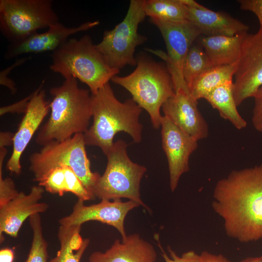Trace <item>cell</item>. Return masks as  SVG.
<instances>
[{"label": "cell", "mask_w": 262, "mask_h": 262, "mask_svg": "<svg viewBox=\"0 0 262 262\" xmlns=\"http://www.w3.org/2000/svg\"><path fill=\"white\" fill-rule=\"evenodd\" d=\"M213 198V209L229 237L241 243L262 239V163L218 180Z\"/></svg>", "instance_id": "obj_1"}, {"label": "cell", "mask_w": 262, "mask_h": 262, "mask_svg": "<svg viewBox=\"0 0 262 262\" xmlns=\"http://www.w3.org/2000/svg\"><path fill=\"white\" fill-rule=\"evenodd\" d=\"M91 104L93 122L83 133L86 145L98 147L105 155L114 143L115 136L120 131L130 135L134 142H140L142 108L132 98L120 101L108 83L91 94Z\"/></svg>", "instance_id": "obj_2"}, {"label": "cell", "mask_w": 262, "mask_h": 262, "mask_svg": "<svg viewBox=\"0 0 262 262\" xmlns=\"http://www.w3.org/2000/svg\"><path fill=\"white\" fill-rule=\"evenodd\" d=\"M49 92L52 97L50 116L35 139L42 146L85 133L92 117L91 94L79 87L76 79H65L60 86L51 88Z\"/></svg>", "instance_id": "obj_3"}, {"label": "cell", "mask_w": 262, "mask_h": 262, "mask_svg": "<svg viewBox=\"0 0 262 262\" xmlns=\"http://www.w3.org/2000/svg\"><path fill=\"white\" fill-rule=\"evenodd\" d=\"M50 69L65 79L73 77L86 84L91 94L96 93L120 70L111 67L87 34L68 39L51 54Z\"/></svg>", "instance_id": "obj_4"}, {"label": "cell", "mask_w": 262, "mask_h": 262, "mask_svg": "<svg viewBox=\"0 0 262 262\" xmlns=\"http://www.w3.org/2000/svg\"><path fill=\"white\" fill-rule=\"evenodd\" d=\"M137 61L132 72L111 80L131 93L133 100L148 113L153 128L159 129L163 116L161 108L175 93L172 79L166 66L143 55Z\"/></svg>", "instance_id": "obj_5"}, {"label": "cell", "mask_w": 262, "mask_h": 262, "mask_svg": "<svg viewBox=\"0 0 262 262\" xmlns=\"http://www.w3.org/2000/svg\"><path fill=\"white\" fill-rule=\"evenodd\" d=\"M127 146L124 141L118 140L105 154L106 167L95 185L93 194L101 200L128 198L147 209L140 194V181L147 168L130 159Z\"/></svg>", "instance_id": "obj_6"}, {"label": "cell", "mask_w": 262, "mask_h": 262, "mask_svg": "<svg viewBox=\"0 0 262 262\" xmlns=\"http://www.w3.org/2000/svg\"><path fill=\"white\" fill-rule=\"evenodd\" d=\"M83 133H77L61 142L52 141L42 147L29 158L30 170L38 181L52 169L60 166L70 167L94 197L93 191L100 175L92 171L85 149Z\"/></svg>", "instance_id": "obj_7"}, {"label": "cell", "mask_w": 262, "mask_h": 262, "mask_svg": "<svg viewBox=\"0 0 262 262\" xmlns=\"http://www.w3.org/2000/svg\"><path fill=\"white\" fill-rule=\"evenodd\" d=\"M146 0H131L123 20L112 30L106 31L96 45L111 67L120 70L127 65H137L135 49L147 40L138 33L139 24L146 16Z\"/></svg>", "instance_id": "obj_8"}, {"label": "cell", "mask_w": 262, "mask_h": 262, "mask_svg": "<svg viewBox=\"0 0 262 262\" xmlns=\"http://www.w3.org/2000/svg\"><path fill=\"white\" fill-rule=\"evenodd\" d=\"M58 22L51 0H0V30L11 43Z\"/></svg>", "instance_id": "obj_9"}, {"label": "cell", "mask_w": 262, "mask_h": 262, "mask_svg": "<svg viewBox=\"0 0 262 262\" xmlns=\"http://www.w3.org/2000/svg\"><path fill=\"white\" fill-rule=\"evenodd\" d=\"M150 20L160 31L167 53L150 49L148 50L165 61L174 87L186 84L182 77V64L189 49L201 35L200 31L188 20L170 22L155 18Z\"/></svg>", "instance_id": "obj_10"}, {"label": "cell", "mask_w": 262, "mask_h": 262, "mask_svg": "<svg viewBox=\"0 0 262 262\" xmlns=\"http://www.w3.org/2000/svg\"><path fill=\"white\" fill-rule=\"evenodd\" d=\"M234 77L233 93L238 107L262 86V27L255 33L245 34Z\"/></svg>", "instance_id": "obj_11"}, {"label": "cell", "mask_w": 262, "mask_h": 262, "mask_svg": "<svg viewBox=\"0 0 262 262\" xmlns=\"http://www.w3.org/2000/svg\"><path fill=\"white\" fill-rule=\"evenodd\" d=\"M161 127L162 147L168 164L170 188L174 192L181 176L189 170V158L197 147L198 140L166 116H162Z\"/></svg>", "instance_id": "obj_12"}, {"label": "cell", "mask_w": 262, "mask_h": 262, "mask_svg": "<svg viewBox=\"0 0 262 262\" xmlns=\"http://www.w3.org/2000/svg\"><path fill=\"white\" fill-rule=\"evenodd\" d=\"M139 206L135 201L122 202L121 199L101 200L99 203L86 206L83 201L78 199L72 213L60 219L59 222L60 226L68 227L82 226L90 221H98L115 228L124 239L127 236L124 228L126 216L130 211Z\"/></svg>", "instance_id": "obj_13"}, {"label": "cell", "mask_w": 262, "mask_h": 262, "mask_svg": "<svg viewBox=\"0 0 262 262\" xmlns=\"http://www.w3.org/2000/svg\"><path fill=\"white\" fill-rule=\"evenodd\" d=\"M44 83L43 81L33 92L25 115L14 134L13 151L6 168L16 175L21 172L20 158L23 151L50 110L49 103L45 99V92L42 89Z\"/></svg>", "instance_id": "obj_14"}, {"label": "cell", "mask_w": 262, "mask_h": 262, "mask_svg": "<svg viewBox=\"0 0 262 262\" xmlns=\"http://www.w3.org/2000/svg\"><path fill=\"white\" fill-rule=\"evenodd\" d=\"M162 109L164 116L197 140L208 136V124L198 109L197 101L191 96L187 86L176 88Z\"/></svg>", "instance_id": "obj_15"}, {"label": "cell", "mask_w": 262, "mask_h": 262, "mask_svg": "<svg viewBox=\"0 0 262 262\" xmlns=\"http://www.w3.org/2000/svg\"><path fill=\"white\" fill-rule=\"evenodd\" d=\"M99 23L98 21H90L77 27H67L58 22L50 26L45 32H36L22 40L11 43L4 57L8 60L25 54L53 52L64 44L69 36L92 28Z\"/></svg>", "instance_id": "obj_16"}, {"label": "cell", "mask_w": 262, "mask_h": 262, "mask_svg": "<svg viewBox=\"0 0 262 262\" xmlns=\"http://www.w3.org/2000/svg\"><path fill=\"white\" fill-rule=\"evenodd\" d=\"M45 189L39 186H33L31 192H23L6 204L0 207V241L4 240L3 233L13 237H17L19 230L25 220L35 213L47 211L48 204L39 202Z\"/></svg>", "instance_id": "obj_17"}, {"label": "cell", "mask_w": 262, "mask_h": 262, "mask_svg": "<svg viewBox=\"0 0 262 262\" xmlns=\"http://www.w3.org/2000/svg\"><path fill=\"white\" fill-rule=\"evenodd\" d=\"M187 10V20L203 36H234L247 33L249 27L230 15L208 9L192 0H182Z\"/></svg>", "instance_id": "obj_18"}, {"label": "cell", "mask_w": 262, "mask_h": 262, "mask_svg": "<svg viewBox=\"0 0 262 262\" xmlns=\"http://www.w3.org/2000/svg\"><path fill=\"white\" fill-rule=\"evenodd\" d=\"M156 253L153 246L137 234L115 240L104 252L96 251L89 262H155Z\"/></svg>", "instance_id": "obj_19"}, {"label": "cell", "mask_w": 262, "mask_h": 262, "mask_svg": "<svg viewBox=\"0 0 262 262\" xmlns=\"http://www.w3.org/2000/svg\"><path fill=\"white\" fill-rule=\"evenodd\" d=\"M38 185L53 194L62 196L70 192L79 200H89L95 198L89 193L82 181L69 167L60 166L49 171L38 181Z\"/></svg>", "instance_id": "obj_20"}, {"label": "cell", "mask_w": 262, "mask_h": 262, "mask_svg": "<svg viewBox=\"0 0 262 262\" xmlns=\"http://www.w3.org/2000/svg\"><path fill=\"white\" fill-rule=\"evenodd\" d=\"M246 33L234 36L200 35L198 43L213 66L231 65L238 61L242 40Z\"/></svg>", "instance_id": "obj_21"}, {"label": "cell", "mask_w": 262, "mask_h": 262, "mask_svg": "<svg viewBox=\"0 0 262 262\" xmlns=\"http://www.w3.org/2000/svg\"><path fill=\"white\" fill-rule=\"evenodd\" d=\"M233 81L228 82L212 90L204 98L218 110L220 116L229 121L238 130L247 126V122L237 110L233 93Z\"/></svg>", "instance_id": "obj_22"}, {"label": "cell", "mask_w": 262, "mask_h": 262, "mask_svg": "<svg viewBox=\"0 0 262 262\" xmlns=\"http://www.w3.org/2000/svg\"><path fill=\"white\" fill-rule=\"evenodd\" d=\"M81 229V226H60L58 236L60 247L49 262H80L90 242L82 238Z\"/></svg>", "instance_id": "obj_23"}, {"label": "cell", "mask_w": 262, "mask_h": 262, "mask_svg": "<svg viewBox=\"0 0 262 262\" xmlns=\"http://www.w3.org/2000/svg\"><path fill=\"white\" fill-rule=\"evenodd\" d=\"M237 63L238 62L231 65L213 66L198 76L189 88L191 96L197 101L204 98L216 87L228 82L233 81Z\"/></svg>", "instance_id": "obj_24"}, {"label": "cell", "mask_w": 262, "mask_h": 262, "mask_svg": "<svg viewBox=\"0 0 262 262\" xmlns=\"http://www.w3.org/2000/svg\"><path fill=\"white\" fill-rule=\"evenodd\" d=\"M146 16L164 21L187 20V10L182 0H148L145 5Z\"/></svg>", "instance_id": "obj_25"}, {"label": "cell", "mask_w": 262, "mask_h": 262, "mask_svg": "<svg viewBox=\"0 0 262 262\" xmlns=\"http://www.w3.org/2000/svg\"><path fill=\"white\" fill-rule=\"evenodd\" d=\"M213 66L202 47L194 43L185 56L182 67V77L188 88L196 78Z\"/></svg>", "instance_id": "obj_26"}, {"label": "cell", "mask_w": 262, "mask_h": 262, "mask_svg": "<svg viewBox=\"0 0 262 262\" xmlns=\"http://www.w3.org/2000/svg\"><path fill=\"white\" fill-rule=\"evenodd\" d=\"M29 223L33 230V240L25 262H47L48 245L43 237L39 213L31 215L29 217Z\"/></svg>", "instance_id": "obj_27"}, {"label": "cell", "mask_w": 262, "mask_h": 262, "mask_svg": "<svg viewBox=\"0 0 262 262\" xmlns=\"http://www.w3.org/2000/svg\"><path fill=\"white\" fill-rule=\"evenodd\" d=\"M4 160H0V207L14 198L19 193L14 181L10 178H2V165Z\"/></svg>", "instance_id": "obj_28"}, {"label": "cell", "mask_w": 262, "mask_h": 262, "mask_svg": "<svg viewBox=\"0 0 262 262\" xmlns=\"http://www.w3.org/2000/svg\"><path fill=\"white\" fill-rule=\"evenodd\" d=\"M158 245L162 252V255L165 262H201L200 254H197L194 251L190 250L184 252L181 257H180L168 246L167 249L170 258L164 250L159 242Z\"/></svg>", "instance_id": "obj_29"}, {"label": "cell", "mask_w": 262, "mask_h": 262, "mask_svg": "<svg viewBox=\"0 0 262 262\" xmlns=\"http://www.w3.org/2000/svg\"><path fill=\"white\" fill-rule=\"evenodd\" d=\"M254 100L252 111V123L254 128L262 133V86L253 95Z\"/></svg>", "instance_id": "obj_30"}, {"label": "cell", "mask_w": 262, "mask_h": 262, "mask_svg": "<svg viewBox=\"0 0 262 262\" xmlns=\"http://www.w3.org/2000/svg\"><path fill=\"white\" fill-rule=\"evenodd\" d=\"M237 2L241 10L250 11L257 16L260 27H262V0H239Z\"/></svg>", "instance_id": "obj_31"}, {"label": "cell", "mask_w": 262, "mask_h": 262, "mask_svg": "<svg viewBox=\"0 0 262 262\" xmlns=\"http://www.w3.org/2000/svg\"><path fill=\"white\" fill-rule=\"evenodd\" d=\"M33 96V93L23 99L10 105L0 108V115L7 113H25L30 100Z\"/></svg>", "instance_id": "obj_32"}, {"label": "cell", "mask_w": 262, "mask_h": 262, "mask_svg": "<svg viewBox=\"0 0 262 262\" xmlns=\"http://www.w3.org/2000/svg\"><path fill=\"white\" fill-rule=\"evenodd\" d=\"M201 262H230L222 254H214L207 251L200 254Z\"/></svg>", "instance_id": "obj_33"}, {"label": "cell", "mask_w": 262, "mask_h": 262, "mask_svg": "<svg viewBox=\"0 0 262 262\" xmlns=\"http://www.w3.org/2000/svg\"><path fill=\"white\" fill-rule=\"evenodd\" d=\"M14 134L10 132H1L0 134V147H5L13 144Z\"/></svg>", "instance_id": "obj_34"}, {"label": "cell", "mask_w": 262, "mask_h": 262, "mask_svg": "<svg viewBox=\"0 0 262 262\" xmlns=\"http://www.w3.org/2000/svg\"><path fill=\"white\" fill-rule=\"evenodd\" d=\"M14 253L9 248H2L0 251V262H13Z\"/></svg>", "instance_id": "obj_35"}, {"label": "cell", "mask_w": 262, "mask_h": 262, "mask_svg": "<svg viewBox=\"0 0 262 262\" xmlns=\"http://www.w3.org/2000/svg\"><path fill=\"white\" fill-rule=\"evenodd\" d=\"M237 262H262V255L259 257H247Z\"/></svg>", "instance_id": "obj_36"}]
</instances>
